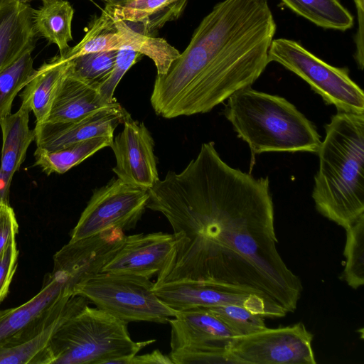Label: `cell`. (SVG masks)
<instances>
[{
	"instance_id": "6da1fadb",
	"label": "cell",
	"mask_w": 364,
	"mask_h": 364,
	"mask_svg": "<svg viewBox=\"0 0 364 364\" xmlns=\"http://www.w3.org/2000/svg\"><path fill=\"white\" fill-rule=\"evenodd\" d=\"M149 194L147 208L162 213L177 237L174 258L154 284L203 282L257 295L284 315L296 310L303 287L276 247L267 176L230 166L210 141Z\"/></svg>"
},
{
	"instance_id": "7a4b0ae2",
	"label": "cell",
	"mask_w": 364,
	"mask_h": 364,
	"mask_svg": "<svg viewBox=\"0 0 364 364\" xmlns=\"http://www.w3.org/2000/svg\"><path fill=\"white\" fill-rule=\"evenodd\" d=\"M264 0H223L199 23L167 72L156 75L150 97L166 119L206 113L250 87L269 63L276 32Z\"/></svg>"
},
{
	"instance_id": "3957f363",
	"label": "cell",
	"mask_w": 364,
	"mask_h": 364,
	"mask_svg": "<svg viewBox=\"0 0 364 364\" xmlns=\"http://www.w3.org/2000/svg\"><path fill=\"white\" fill-rule=\"evenodd\" d=\"M325 130L312 198L320 214L346 229L364 215V114L338 112Z\"/></svg>"
},
{
	"instance_id": "277c9868",
	"label": "cell",
	"mask_w": 364,
	"mask_h": 364,
	"mask_svg": "<svg viewBox=\"0 0 364 364\" xmlns=\"http://www.w3.org/2000/svg\"><path fill=\"white\" fill-rule=\"evenodd\" d=\"M226 119L255 156L264 152L317 153L321 136L314 124L285 98L250 87L228 98Z\"/></svg>"
},
{
	"instance_id": "5b68a950",
	"label": "cell",
	"mask_w": 364,
	"mask_h": 364,
	"mask_svg": "<svg viewBox=\"0 0 364 364\" xmlns=\"http://www.w3.org/2000/svg\"><path fill=\"white\" fill-rule=\"evenodd\" d=\"M127 324L87 304L58 328L35 364H124L156 341H134Z\"/></svg>"
},
{
	"instance_id": "8992f818",
	"label": "cell",
	"mask_w": 364,
	"mask_h": 364,
	"mask_svg": "<svg viewBox=\"0 0 364 364\" xmlns=\"http://www.w3.org/2000/svg\"><path fill=\"white\" fill-rule=\"evenodd\" d=\"M154 285L150 279L138 275L100 272L76 284L73 295L85 297L97 308L127 323H167L176 311L159 299Z\"/></svg>"
},
{
	"instance_id": "52a82bcc",
	"label": "cell",
	"mask_w": 364,
	"mask_h": 364,
	"mask_svg": "<svg viewBox=\"0 0 364 364\" xmlns=\"http://www.w3.org/2000/svg\"><path fill=\"white\" fill-rule=\"evenodd\" d=\"M268 60L280 64L303 79L338 112L364 114L363 91L350 77L347 68L332 66L299 42L283 38L273 39Z\"/></svg>"
},
{
	"instance_id": "ba28073f",
	"label": "cell",
	"mask_w": 364,
	"mask_h": 364,
	"mask_svg": "<svg viewBox=\"0 0 364 364\" xmlns=\"http://www.w3.org/2000/svg\"><path fill=\"white\" fill-rule=\"evenodd\" d=\"M168 323L173 364L227 363L226 346L235 336L205 308L176 311Z\"/></svg>"
},
{
	"instance_id": "9c48e42d",
	"label": "cell",
	"mask_w": 364,
	"mask_h": 364,
	"mask_svg": "<svg viewBox=\"0 0 364 364\" xmlns=\"http://www.w3.org/2000/svg\"><path fill=\"white\" fill-rule=\"evenodd\" d=\"M314 336L305 325L275 328L230 339L225 349L227 363L234 364H315L312 348Z\"/></svg>"
},
{
	"instance_id": "30bf717a",
	"label": "cell",
	"mask_w": 364,
	"mask_h": 364,
	"mask_svg": "<svg viewBox=\"0 0 364 364\" xmlns=\"http://www.w3.org/2000/svg\"><path fill=\"white\" fill-rule=\"evenodd\" d=\"M149 198V190L119 179L95 189L70 232L75 241L111 228L133 229L141 219Z\"/></svg>"
},
{
	"instance_id": "8fae6325",
	"label": "cell",
	"mask_w": 364,
	"mask_h": 364,
	"mask_svg": "<svg viewBox=\"0 0 364 364\" xmlns=\"http://www.w3.org/2000/svg\"><path fill=\"white\" fill-rule=\"evenodd\" d=\"M129 50L149 58L157 75H164L180 55L166 40L141 33L126 21L112 19L102 10L90 23L84 38L60 56L68 61L79 55L98 51Z\"/></svg>"
},
{
	"instance_id": "7c38bea8",
	"label": "cell",
	"mask_w": 364,
	"mask_h": 364,
	"mask_svg": "<svg viewBox=\"0 0 364 364\" xmlns=\"http://www.w3.org/2000/svg\"><path fill=\"white\" fill-rule=\"evenodd\" d=\"M153 290L164 304L175 311L236 304L263 317L286 316L257 295L232 291L203 282L186 280L154 284Z\"/></svg>"
},
{
	"instance_id": "4fadbf2b",
	"label": "cell",
	"mask_w": 364,
	"mask_h": 364,
	"mask_svg": "<svg viewBox=\"0 0 364 364\" xmlns=\"http://www.w3.org/2000/svg\"><path fill=\"white\" fill-rule=\"evenodd\" d=\"M126 235L118 228L75 241H69L53 257V269L73 287L85 278L101 272L102 267L124 245Z\"/></svg>"
},
{
	"instance_id": "5bb4252c",
	"label": "cell",
	"mask_w": 364,
	"mask_h": 364,
	"mask_svg": "<svg viewBox=\"0 0 364 364\" xmlns=\"http://www.w3.org/2000/svg\"><path fill=\"white\" fill-rule=\"evenodd\" d=\"M176 248L177 237L173 233L126 235L122 247L101 272L130 274L150 279L161 275L168 267Z\"/></svg>"
},
{
	"instance_id": "9a60e30c",
	"label": "cell",
	"mask_w": 364,
	"mask_h": 364,
	"mask_svg": "<svg viewBox=\"0 0 364 364\" xmlns=\"http://www.w3.org/2000/svg\"><path fill=\"white\" fill-rule=\"evenodd\" d=\"M154 140L144 123L132 118L124 122L123 130L110 147L116 159L112 171L122 181L150 189L159 179L154 154Z\"/></svg>"
},
{
	"instance_id": "2e32d148",
	"label": "cell",
	"mask_w": 364,
	"mask_h": 364,
	"mask_svg": "<svg viewBox=\"0 0 364 364\" xmlns=\"http://www.w3.org/2000/svg\"><path fill=\"white\" fill-rule=\"evenodd\" d=\"M130 118L129 112L115 101L77 120L36 123L35 141L37 148L55 151L92 137L113 135L115 128Z\"/></svg>"
},
{
	"instance_id": "e0dca14e",
	"label": "cell",
	"mask_w": 364,
	"mask_h": 364,
	"mask_svg": "<svg viewBox=\"0 0 364 364\" xmlns=\"http://www.w3.org/2000/svg\"><path fill=\"white\" fill-rule=\"evenodd\" d=\"M29 109L23 105L15 113L0 119L2 149L0 163V200L9 203L10 188L14 173L24 161L28 148L35 141L29 128Z\"/></svg>"
},
{
	"instance_id": "ac0fdd59",
	"label": "cell",
	"mask_w": 364,
	"mask_h": 364,
	"mask_svg": "<svg viewBox=\"0 0 364 364\" xmlns=\"http://www.w3.org/2000/svg\"><path fill=\"white\" fill-rule=\"evenodd\" d=\"M33 11L28 3L0 0V72L35 48Z\"/></svg>"
},
{
	"instance_id": "d6986e66",
	"label": "cell",
	"mask_w": 364,
	"mask_h": 364,
	"mask_svg": "<svg viewBox=\"0 0 364 364\" xmlns=\"http://www.w3.org/2000/svg\"><path fill=\"white\" fill-rule=\"evenodd\" d=\"M187 1L129 0L106 4L103 11L114 20L132 21L139 33L156 36L157 29L179 17Z\"/></svg>"
},
{
	"instance_id": "ffe728a7",
	"label": "cell",
	"mask_w": 364,
	"mask_h": 364,
	"mask_svg": "<svg viewBox=\"0 0 364 364\" xmlns=\"http://www.w3.org/2000/svg\"><path fill=\"white\" fill-rule=\"evenodd\" d=\"M65 295L73 296L66 282L52 271L41 291L33 298L19 306L0 310V346Z\"/></svg>"
},
{
	"instance_id": "44dd1931",
	"label": "cell",
	"mask_w": 364,
	"mask_h": 364,
	"mask_svg": "<svg viewBox=\"0 0 364 364\" xmlns=\"http://www.w3.org/2000/svg\"><path fill=\"white\" fill-rule=\"evenodd\" d=\"M107 105L102 101L97 88L73 76L67 70L46 122L77 120Z\"/></svg>"
},
{
	"instance_id": "7402d4cb",
	"label": "cell",
	"mask_w": 364,
	"mask_h": 364,
	"mask_svg": "<svg viewBox=\"0 0 364 364\" xmlns=\"http://www.w3.org/2000/svg\"><path fill=\"white\" fill-rule=\"evenodd\" d=\"M69 61L60 55L37 69L20 94L21 105L36 117V123L47 120L58 90L66 74Z\"/></svg>"
},
{
	"instance_id": "603a6c76",
	"label": "cell",
	"mask_w": 364,
	"mask_h": 364,
	"mask_svg": "<svg viewBox=\"0 0 364 364\" xmlns=\"http://www.w3.org/2000/svg\"><path fill=\"white\" fill-rule=\"evenodd\" d=\"M73 14V6L64 0L43 1L42 6L33 11V27L37 36L45 38L49 43L55 44L60 55L70 48Z\"/></svg>"
},
{
	"instance_id": "cb8c5ba5",
	"label": "cell",
	"mask_w": 364,
	"mask_h": 364,
	"mask_svg": "<svg viewBox=\"0 0 364 364\" xmlns=\"http://www.w3.org/2000/svg\"><path fill=\"white\" fill-rule=\"evenodd\" d=\"M113 139V135L98 136L55 151L36 148L35 166H40L48 176L65 173L100 149L110 146Z\"/></svg>"
},
{
	"instance_id": "d4e9b609",
	"label": "cell",
	"mask_w": 364,
	"mask_h": 364,
	"mask_svg": "<svg viewBox=\"0 0 364 364\" xmlns=\"http://www.w3.org/2000/svg\"><path fill=\"white\" fill-rule=\"evenodd\" d=\"M298 15L318 26L341 31L353 26L354 18L338 0H281Z\"/></svg>"
},
{
	"instance_id": "484cf974",
	"label": "cell",
	"mask_w": 364,
	"mask_h": 364,
	"mask_svg": "<svg viewBox=\"0 0 364 364\" xmlns=\"http://www.w3.org/2000/svg\"><path fill=\"white\" fill-rule=\"evenodd\" d=\"M33 49L0 72V119L11 114L14 98L23 89L36 72Z\"/></svg>"
},
{
	"instance_id": "4316f807",
	"label": "cell",
	"mask_w": 364,
	"mask_h": 364,
	"mask_svg": "<svg viewBox=\"0 0 364 364\" xmlns=\"http://www.w3.org/2000/svg\"><path fill=\"white\" fill-rule=\"evenodd\" d=\"M345 230L346 265L343 276L348 286L357 289L364 284V215Z\"/></svg>"
},
{
	"instance_id": "83f0119b",
	"label": "cell",
	"mask_w": 364,
	"mask_h": 364,
	"mask_svg": "<svg viewBox=\"0 0 364 364\" xmlns=\"http://www.w3.org/2000/svg\"><path fill=\"white\" fill-rule=\"evenodd\" d=\"M117 50L85 53L68 60V73L98 89L113 68Z\"/></svg>"
},
{
	"instance_id": "f1b7e54d",
	"label": "cell",
	"mask_w": 364,
	"mask_h": 364,
	"mask_svg": "<svg viewBox=\"0 0 364 364\" xmlns=\"http://www.w3.org/2000/svg\"><path fill=\"white\" fill-rule=\"evenodd\" d=\"M205 309L221 320L235 336L249 335L267 328L262 316L242 306L225 304Z\"/></svg>"
},
{
	"instance_id": "f546056e",
	"label": "cell",
	"mask_w": 364,
	"mask_h": 364,
	"mask_svg": "<svg viewBox=\"0 0 364 364\" xmlns=\"http://www.w3.org/2000/svg\"><path fill=\"white\" fill-rule=\"evenodd\" d=\"M141 55L140 53L132 50H117L112 69L97 89L100 97L105 105H110L116 101L113 95L118 83Z\"/></svg>"
},
{
	"instance_id": "4dcf8cb0",
	"label": "cell",
	"mask_w": 364,
	"mask_h": 364,
	"mask_svg": "<svg viewBox=\"0 0 364 364\" xmlns=\"http://www.w3.org/2000/svg\"><path fill=\"white\" fill-rule=\"evenodd\" d=\"M18 251L16 237L12 238L0 256V304L6 296L17 267Z\"/></svg>"
},
{
	"instance_id": "1f68e13d",
	"label": "cell",
	"mask_w": 364,
	"mask_h": 364,
	"mask_svg": "<svg viewBox=\"0 0 364 364\" xmlns=\"http://www.w3.org/2000/svg\"><path fill=\"white\" fill-rule=\"evenodd\" d=\"M18 225L9 203L0 200V256L10 240L16 237Z\"/></svg>"
},
{
	"instance_id": "d6a6232c",
	"label": "cell",
	"mask_w": 364,
	"mask_h": 364,
	"mask_svg": "<svg viewBox=\"0 0 364 364\" xmlns=\"http://www.w3.org/2000/svg\"><path fill=\"white\" fill-rule=\"evenodd\" d=\"M358 16V27L354 37L355 52L354 58L360 70L364 67V0H353Z\"/></svg>"
},
{
	"instance_id": "836d02e7",
	"label": "cell",
	"mask_w": 364,
	"mask_h": 364,
	"mask_svg": "<svg viewBox=\"0 0 364 364\" xmlns=\"http://www.w3.org/2000/svg\"><path fill=\"white\" fill-rule=\"evenodd\" d=\"M173 364L168 355L163 354L159 349L143 355H135L125 360L124 364Z\"/></svg>"
},
{
	"instance_id": "e575fe53",
	"label": "cell",
	"mask_w": 364,
	"mask_h": 364,
	"mask_svg": "<svg viewBox=\"0 0 364 364\" xmlns=\"http://www.w3.org/2000/svg\"><path fill=\"white\" fill-rule=\"evenodd\" d=\"M106 2V4H114V3H118L121 1H125L129 0H102Z\"/></svg>"
},
{
	"instance_id": "d590c367",
	"label": "cell",
	"mask_w": 364,
	"mask_h": 364,
	"mask_svg": "<svg viewBox=\"0 0 364 364\" xmlns=\"http://www.w3.org/2000/svg\"><path fill=\"white\" fill-rule=\"evenodd\" d=\"M18 1H19L21 2H23V3H28V2L31 1H33V0H18ZM41 1H48V0H41Z\"/></svg>"
},
{
	"instance_id": "8d00e7d4",
	"label": "cell",
	"mask_w": 364,
	"mask_h": 364,
	"mask_svg": "<svg viewBox=\"0 0 364 364\" xmlns=\"http://www.w3.org/2000/svg\"><path fill=\"white\" fill-rule=\"evenodd\" d=\"M264 1H267V0H264Z\"/></svg>"
}]
</instances>
